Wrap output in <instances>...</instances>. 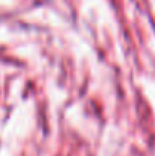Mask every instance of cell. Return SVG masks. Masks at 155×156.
Listing matches in <instances>:
<instances>
[]
</instances>
